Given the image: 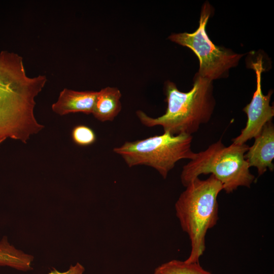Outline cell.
I'll list each match as a JSON object with an SVG mask.
<instances>
[{"label": "cell", "mask_w": 274, "mask_h": 274, "mask_svg": "<svg viewBox=\"0 0 274 274\" xmlns=\"http://www.w3.org/2000/svg\"><path fill=\"white\" fill-rule=\"evenodd\" d=\"M47 81L45 75L28 76L18 54L0 52V144L8 139L25 144L44 128L34 109L35 98Z\"/></svg>", "instance_id": "1"}, {"label": "cell", "mask_w": 274, "mask_h": 274, "mask_svg": "<svg viewBox=\"0 0 274 274\" xmlns=\"http://www.w3.org/2000/svg\"><path fill=\"white\" fill-rule=\"evenodd\" d=\"M212 82L196 74L192 88L183 92L174 83L168 81L165 85L167 104L165 113L153 118L139 110L136 116L146 126H161L164 132L173 135H192L211 118L215 106Z\"/></svg>", "instance_id": "2"}, {"label": "cell", "mask_w": 274, "mask_h": 274, "mask_svg": "<svg viewBox=\"0 0 274 274\" xmlns=\"http://www.w3.org/2000/svg\"><path fill=\"white\" fill-rule=\"evenodd\" d=\"M185 187L175 203V210L183 231L190 240L191 251L185 261L198 263L205 250L207 231L218 219L217 197L223 186L211 174L206 180L194 179Z\"/></svg>", "instance_id": "3"}, {"label": "cell", "mask_w": 274, "mask_h": 274, "mask_svg": "<svg viewBox=\"0 0 274 274\" xmlns=\"http://www.w3.org/2000/svg\"><path fill=\"white\" fill-rule=\"evenodd\" d=\"M249 146L246 143H232L226 147L221 140L210 145L204 151L195 153L185 164L181 174V183L186 187L200 175H213L222 184L227 193L238 187H250L255 176L249 170L245 158Z\"/></svg>", "instance_id": "4"}, {"label": "cell", "mask_w": 274, "mask_h": 274, "mask_svg": "<svg viewBox=\"0 0 274 274\" xmlns=\"http://www.w3.org/2000/svg\"><path fill=\"white\" fill-rule=\"evenodd\" d=\"M192 139V135L188 134L173 135L164 132L143 140L126 141L114 148L113 151L121 156L129 167L150 166L166 179L178 161L193 157Z\"/></svg>", "instance_id": "5"}, {"label": "cell", "mask_w": 274, "mask_h": 274, "mask_svg": "<svg viewBox=\"0 0 274 274\" xmlns=\"http://www.w3.org/2000/svg\"><path fill=\"white\" fill-rule=\"evenodd\" d=\"M211 13L209 3L203 5L197 29L192 33L172 34V42L190 48L198 57V76L213 81L226 75L229 69L235 66L243 54L216 46L206 32V27Z\"/></svg>", "instance_id": "6"}, {"label": "cell", "mask_w": 274, "mask_h": 274, "mask_svg": "<svg viewBox=\"0 0 274 274\" xmlns=\"http://www.w3.org/2000/svg\"><path fill=\"white\" fill-rule=\"evenodd\" d=\"M251 66L256 73V89L250 102L243 109L247 116L246 125L239 135L232 140L233 144H245L256 138L265 124L272 121L274 116L273 106L269 104L273 91L270 90L266 95H264L262 91L261 74L264 71L262 56L259 55L255 61L251 63Z\"/></svg>", "instance_id": "7"}, {"label": "cell", "mask_w": 274, "mask_h": 274, "mask_svg": "<svg viewBox=\"0 0 274 274\" xmlns=\"http://www.w3.org/2000/svg\"><path fill=\"white\" fill-rule=\"evenodd\" d=\"M254 139V143L245 153V158L250 167L257 168L260 176L268 168L271 171L274 168V126L272 121L265 124L260 133Z\"/></svg>", "instance_id": "8"}, {"label": "cell", "mask_w": 274, "mask_h": 274, "mask_svg": "<svg viewBox=\"0 0 274 274\" xmlns=\"http://www.w3.org/2000/svg\"><path fill=\"white\" fill-rule=\"evenodd\" d=\"M97 94L98 91H78L64 88L52 105V109L60 115L78 112L92 114Z\"/></svg>", "instance_id": "9"}, {"label": "cell", "mask_w": 274, "mask_h": 274, "mask_svg": "<svg viewBox=\"0 0 274 274\" xmlns=\"http://www.w3.org/2000/svg\"><path fill=\"white\" fill-rule=\"evenodd\" d=\"M121 93L116 87H107L98 91L92 114L101 122L112 121L120 112Z\"/></svg>", "instance_id": "10"}, {"label": "cell", "mask_w": 274, "mask_h": 274, "mask_svg": "<svg viewBox=\"0 0 274 274\" xmlns=\"http://www.w3.org/2000/svg\"><path fill=\"white\" fill-rule=\"evenodd\" d=\"M34 257L10 244L7 236L0 241V266H7L18 270L27 271L32 269Z\"/></svg>", "instance_id": "11"}, {"label": "cell", "mask_w": 274, "mask_h": 274, "mask_svg": "<svg viewBox=\"0 0 274 274\" xmlns=\"http://www.w3.org/2000/svg\"><path fill=\"white\" fill-rule=\"evenodd\" d=\"M154 274H212L198 263L172 260L158 266Z\"/></svg>", "instance_id": "12"}, {"label": "cell", "mask_w": 274, "mask_h": 274, "mask_svg": "<svg viewBox=\"0 0 274 274\" xmlns=\"http://www.w3.org/2000/svg\"><path fill=\"white\" fill-rule=\"evenodd\" d=\"M72 138L76 144L81 146L91 145L96 139V134L93 129L84 125H79L74 127L72 131Z\"/></svg>", "instance_id": "13"}, {"label": "cell", "mask_w": 274, "mask_h": 274, "mask_svg": "<svg viewBox=\"0 0 274 274\" xmlns=\"http://www.w3.org/2000/svg\"><path fill=\"white\" fill-rule=\"evenodd\" d=\"M85 268L81 263L77 262L71 265L68 269L64 271H60L55 268L50 270L48 274H84Z\"/></svg>", "instance_id": "14"}]
</instances>
